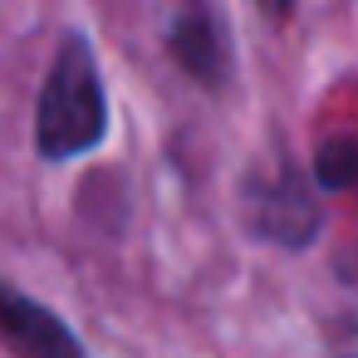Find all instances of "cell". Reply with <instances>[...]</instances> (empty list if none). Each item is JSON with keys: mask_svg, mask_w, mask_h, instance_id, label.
Wrapping results in <instances>:
<instances>
[{"mask_svg": "<svg viewBox=\"0 0 358 358\" xmlns=\"http://www.w3.org/2000/svg\"><path fill=\"white\" fill-rule=\"evenodd\" d=\"M314 182L324 192H358V138H329L314 152Z\"/></svg>", "mask_w": 358, "mask_h": 358, "instance_id": "5b68a950", "label": "cell"}, {"mask_svg": "<svg viewBox=\"0 0 358 358\" xmlns=\"http://www.w3.org/2000/svg\"><path fill=\"white\" fill-rule=\"evenodd\" d=\"M250 221H255V231H260L265 241L299 250V245H309V241L319 236L324 211H319L309 182L285 167L275 182H265V187L250 192Z\"/></svg>", "mask_w": 358, "mask_h": 358, "instance_id": "3957f363", "label": "cell"}, {"mask_svg": "<svg viewBox=\"0 0 358 358\" xmlns=\"http://www.w3.org/2000/svg\"><path fill=\"white\" fill-rule=\"evenodd\" d=\"M334 358H358V324H343L334 334Z\"/></svg>", "mask_w": 358, "mask_h": 358, "instance_id": "8992f818", "label": "cell"}, {"mask_svg": "<svg viewBox=\"0 0 358 358\" xmlns=\"http://www.w3.org/2000/svg\"><path fill=\"white\" fill-rule=\"evenodd\" d=\"M255 6H260V10H265L270 20H285V15L294 10V0H255Z\"/></svg>", "mask_w": 358, "mask_h": 358, "instance_id": "52a82bcc", "label": "cell"}, {"mask_svg": "<svg viewBox=\"0 0 358 358\" xmlns=\"http://www.w3.org/2000/svg\"><path fill=\"white\" fill-rule=\"evenodd\" d=\"M108 138V99L84 35H69L55 55V69L35 103V148L50 162H69L94 152Z\"/></svg>", "mask_w": 358, "mask_h": 358, "instance_id": "6da1fadb", "label": "cell"}, {"mask_svg": "<svg viewBox=\"0 0 358 358\" xmlns=\"http://www.w3.org/2000/svg\"><path fill=\"white\" fill-rule=\"evenodd\" d=\"M167 55L182 64V74H192L196 84L216 89L221 74H226V40H221V25L206 15V10H187L172 20L167 30Z\"/></svg>", "mask_w": 358, "mask_h": 358, "instance_id": "277c9868", "label": "cell"}, {"mask_svg": "<svg viewBox=\"0 0 358 358\" xmlns=\"http://www.w3.org/2000/svg\"><path fill=\"white\" fill-rule=\"evenodd\" d=\"M0 338L15 358H84L79 334L40 299L0 280Z\"/></svg>", "mask_w": 358, "mask_h": 358, "instance_id": "7a4b0ae2", "label": "cell"}]
</instances>
